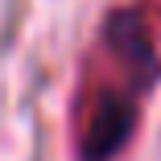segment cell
I'll list each match as a JSON object with an SVG mask.
<instances>
[{
  "label": "cell",
  "instance_id": "cell-1",
  "mask_svg": "<svg viewBox=\"0 0 161 161\" xmlns=\"http://www.w3.org/2000/svg\"><path fill=\"white\" fill-rule=\"evenodd\" d=\"M161 79V0H128L112 8L70 108V132L79 161H116L132 141L141 103Z\"/></svg>",
  "mask_w": 161,
  "mask_h": 161
}]
</instances>
